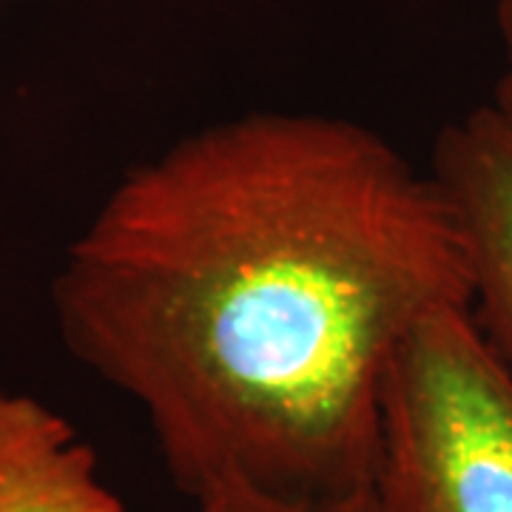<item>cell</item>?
<instances>
[{
	"mask_svg": "<svg viewBox=\"0 0 512 512\" xmlns=\"http://www.w3.org/2000/svg\"><path fill=\"white\" fill-rule=\"evenodd\" d=\"M52 302L185 495L325 504L373 487L387 365L421 319L470 308V274L436 180L379 131L254 111L128 168Z\"/></svg>",
	"mask_w": 512,
	"mask_h": 512,
	"instance_id": "cell-1",
	"label": "cell"
},
{
	"mask_svg": "<svg viewBox=\"0 0 512 512\" xmlns=\"http://www.w3.org/2000/svg\"><path fill=\"white\" fill-rule=\"evenodd\" d=\"M373 490L387 512H512V370L470 308L430 313L393 353Z\"/></svg>",
	"mask_w": 512,
	"mask_h": 512,
	"instance_id": "cell-2",
	"label": "cell"
},
{
	"mask_svg": "<svg viewBox=\"0 0 512 512\" xmlns=\"http://www.w3.org/2000/svg\"><path fill=\"white\" fill-rule=\"evenodd\" d=\"M430 177L458 225L470 313L512 370V123L481 106L441 128Z\"/></svg>",
	"mask_w": 512,
	"mask_h": 512,
	"instance_id": "cell-3",
	"label": "cell"
},
{
	"mask_svg": "<svg viewBox=\"0 0 512 512\" xmlns=\"http://www.w3.org/2000/svg\"><path fill=\"white\" fill-rule=\"evenodd\" d=\"M0 512H126L97 453L29 393H0Z\"/></svg>",
	"mask_w": 512,
	"mask_h": 512,
	"instance_id": "cell-4",
	"label": "cell"
},
{
	"mask_svg": "<svg viewBox=\"0 0 512 512\" xmlns=\"http://www.w3.org/2000/svg\"><path fill=\"white\" fill-rule=\"evenodd\" d=\"M197 512H387L379 493L370 487L365 493L350 495L342 501L308 504V501H285L271 495L254 493L245 487H220L194 501Z\"/></svg>",
	"mask_w": 512,
	"mask_h": 512,
	"instance_id": "cell-5",
	"label": "cell"
},
{
	"mask_svg": "<svg viewBox=\"0 0 512 512\" xmlns=\"http://www.w3.org/2000/svg\"><path fill=\"white\" fill-rule=\"evenodd\" d=\"M498 32L504 43V72L495 83L493 103L512 123V0H498Z\"/></svg>",
	"mask_w": 512,
	"mask_h": 512,
	"instance_id": "cell-6",
	"label": "cell"
}]
</instances>
